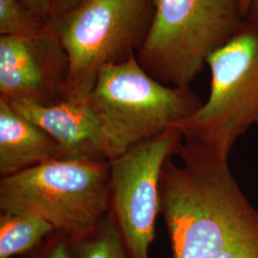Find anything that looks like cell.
I'll use <instances>...</instances> for the list:
<instances>
[{"label": "cell", "mask_w": 258, "mask_h": 258, "mask_svg": "<svg viewBox=\"0 0 258 258\" xmlns=\"http://www.w3.org/2000/svg\"><path fill=\"white\" fill-rule=\"evenodd\" d=\"M160 174V212L172 258H202L230 250L258 251V212L231 173L229 156L184 139Z\"/></svg>", "instance_id": "6da1fadb"}, {"label": "cell", "mask_w": 258, "mask_h": 258, "mask_svg": "<svg viewBox=\"0 0 258 258\" xmlns=\"http://www.w3.org/2000/svg\"><path fill=\"white\" fill-rule=\"evenodd\" d=\"M1 213H27L71 242L110 212V161L60 159L0 180Z\"/></svg>", "instance_id": "7a4b0ae2"}, {"label": "cell", "mask_w": 258, "mask_h": 258, "mask_svg": "<svg viewBox=\"0 0 258 258\" xmlns=\"http://www.w3.org/2000/svg\"><path fill=\"white\" fill-rule=\"evenodd\" d=\"M87 102L100 122L109 161L203 105L190 86H168L153 79L136 55L102 66Z\"/></svg>", "instance_id": "3957f363"}, {"label": "cell", "mask_w": 258, "mask_h": 258, "mask_svg": "<svg viewBox=\"0 0 258 258\" xmlns=\"http://www.w3.org/2000/svg\"><path fill=\"white\" fill-rule=\"evenodd\" d=\"M246 19L241 0H156L136 57L159 83L190 86L210 55L234 37Z\"/></svg>", "instance_id": "277c9868"}, {"label": "cell", "mask_w": 258, "mask_h": 258, "mask_svg": "<svg viewBox=\"0 0 258 258\" xmlns=\"http://www.w3.org/2000/svg\"><path fill=\"white\" fill-rule=\"evenodd\" d=\"M156 0H87L49 26L68 55L67 100L87 101L102 66L137 55Z\"/></svg>", "instance_id": "5b68a950"}, {"label": "cell", "mask_w": 258, "mask_h": 258, "mask_svg": "<svg viewBox=\"0 0 258 258\" xmlns=\"http://www.w3.org/2000/svg\"><path fill=\"white\" fill-rule=\"evenodd\" d=\"M212 72L207 102L177 122L186 140L230 155L235 142L258 126V22L246 19L234 37L207 60Z\"/></svg>", "instance_id": "8992f818"}, {"label": "cell", "mask_w": 258, "mask_h": 258, "mask_svg": "<svg viewBox=\"0 0 258 258\" xmlns=\"http://www.w3.org/2000/svg\"><path fill=\"white\" fill-rule=\"evenodd\" d=\"M184 137L169 127L110 161V212L131 258H150L160 212L159 182Z\"/></svg>", "instance_id": "52a82bcc"}, {"label": "cell", "mask_w": 258, "mask_h": 258, "mask_svg": "<svg viewBox=\"0 0 258 258\" xmlns=\"http://www.w3.org/2000/svg\"><path fill=\"white\" fill-rule=\"evenodd\" d=\"M69 59L55 31L0 36V98L50 106L67 100Z\"/></svg>", "instance_id": "ba28073f"}, {"label": "cell", "mask_w": 258, "mask_h": 258, "mask_svg": "<svg viewBox=\"0 0 258 258\" xmlns=\"http://www.w3.org/2000/svg\"><path fill=\"white\" fill-rule=\"evenodd\" d=\"M6 102L54 139L66 159L109 161L100 122L87 101L66 100L50 106Z\"/></svg>", "instance_id": "9c48e42d"}, {"label": "cell", "mask_w": 258, "mask_h": 258, "mask_svg": "<svg viewBox=\"0 0 258 258\" xmlns=\"http://www.w3.org/2000/svg\"><path fill=\"white\" fill-rule=\"evenodd\" d=\"M60 159L64 152L55 140L0 98L1 178Z\"/></svg>", "instance_id": "30bf717a"}, {"label": "cell", "mask_w": 258, "mask_h": 258, "mask_svg": "<svg viewBox=\"0 0 258 258\" xmlns=\"http://www.w3.org/2000/svg\"><path fill=\"white\" fill-rule=\"evenodd\" d=\"M54 229L43 219L27 213H1L0 258H12L37 248Z\"/></svg>", "instance_id": "8fae6325"}, {"label": "cell", "mask_w": 258, "mask_h": 258, "mask_svg": "<svg viewBox=\"0 0 258 258\" xmlns=\"http://www.w3.org/2000/svg\"><path fill=\"white\" fill-rule=\"evenodd\" d=\"M72 243V258H131L109 213L91 234Z\"/></svg>", "instance_id": "7c38bea8"}, {"label": "cell", "mask_w": 258, "mask_h": 258, "mask_svg": "<svg viewBox=\"0 0 258 258\" xmlns=\"http://www.w3.org/2000/svg\"><path fill=\"white\" fill-rule=\"evenodd\" d=\"M49 24L21 0H0V34L5 37L37 36Z\"/></svg>", "instance_id": "4fadbf2b"}, {"label": "cell", "mask_w": 258, "mask_h": 258, "mask_svg": "<svg viewBox=\"0 0 258 258\" xmlns=\"http://www.w3.org/2000/svg\"><path fill=\"white\" fill-rule=\"evenodd\" d=\"M28 258H72V243L65 236L55 232L33 249Z\"/></svg>", "instance_id": "5bb4252c"}, {"label": "cell", "mask_w": 258, "mask_h": 258, "mask_svg": "<svg viewBox=\"0 0 258 258\" xmlns=\"http://www.w3.org/2000/svg\"><path fill=\"white\" fill-rule=\"evenodd\" d=\"M87 0H49L50 22L49 25L61 19L68 13L77 9Z\"/></svg>", "instance_id": "9a60e30c"}, {"label": "cell", "mask_w": 258, "mask_h": 258, "mask_svg": "<svg viewBox=\"0 0 258 258\" xmlns=\"http://www.w3.org/2000/svg\"><path fill=\"white\" fill-rule=\"evenodd\" d=\"M21 1L49 24L50 22L49 0H21Z\"/></svg>", "instance_id": "2e32d148"}, {"label": "cell", "mask_w": 258, "mask_h": 258, "mask_svg": "<svg viewBox=\"0 0 258 258\" xmlns=\"http://www.w3.org/2000/svg\"><path fill=\"white\" fill-rule=\"evenodd\" d=\"M247 19L258 22V0H251Z\"/></svg>", "instance_id": "e0dca14e"}, {"label": "cell", "mask_w": 258, "mask_h": 258, "mask_svg": "<svg viewBox=\"0 0 258 258\" xmlns=\"http://www.w3.org/2000/svg\"><path fill=\"white\" fill-rule=\"evenodd\" d=\"M250 3L251 0H241V4H242V8H243V12L247 18L248 13H249V7H250Z\"/></svg>", "instance_id": "ac0fdd59"}]
</instances>
